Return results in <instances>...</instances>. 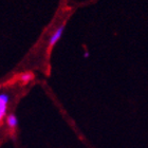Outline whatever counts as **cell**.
<instances>
[{
	"mask_svg": "<svg viewBox=\"0 0 148 148\" xmlns=\"http://www.w3.org/2000/svg\"><path fill=\"white\" fill-rule=\"evenodd\" d=\"M66 25H67V21H64L62 25H59L58 28L56 29L55 31L53 32V34L51 35V37L49 38V41H48V49L51 50L53 47L55 46L56 43L58 42L60 38H62L64 32H65Z\"/></svg>",
	"mask_w": 148,
	"mask_h": 148,
	"instance_id": "1",
	"label": "cell"
},
{
	"mask_svg": "<svg viewBox=\"0 0 148 148\" xmlns=\"http://www.w3.org/2000/svg\"><path fill=\"white\" fill-rule=\"evenodd\" d=\"M11 99V96L8 92L0 93V120L2 121L4 117L8 116V105Z\"/></svg>",
	"mask_w": 148,
	"mask_h": 148,
	"instance_id": "2",
	"label": "cell"
},
{
	"mask_svg": "<svg viewBox=\"0 0 148 148\" xmlns=\"http://www.w3.org/2000/svg\"><path fill=\"white\" fill-rule=\"evenodd\" d=\"M5 123L10 129H16L18 126V119L14 113H10L5 117Z\"/></svg>",
	"mask_w": 148,
	"mask_h": 148,
	"instance_id": "3",
	"label": "cell"
},
{
	"mask_svg": "<svg viewBox=\"0 0 148 148\" xmlns=\"http://www.w3.org/2000/svg\"><path fill=\"white\" fill-rule=\"evenodd\" d=\"M33 77H34V75H33V73H31V72H25V73L20 74V77H19V79L21 80L22 84H28L30 83L32 79H33Z\"/></svg>",
	"mask_w": 148,
	"mask_h": 148,
	"instance_id": "4",
	"label": "cell"
}]
</instances>
